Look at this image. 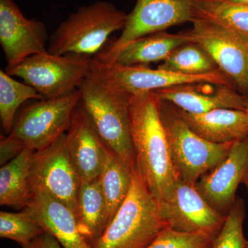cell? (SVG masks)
<instances>
[{"label": "cell", "mask_w": 248, "mask_h": 248, "mask_svg": "<svg viewBox=\"0 0 248 248\" xmlns=\"http://www.w3.org/2000/svg\"><path fill=\"white\" fill-rule=\"evenodd\" d=\"M159 104V98L153 92L130 98V133L136 166L159 204L170 197L179 180Z\"/></svg>", "instance_id": "obj_1"}, {"label": "cell", "mask_w": 248, "mask_h": 248, "mask_svg": "<svg viewBox=\"0 0 248 248\" xmlns=\"http://www.w3.org/2000/svg\"><path fill=\"white\" fill-rule=\"evenodd\" d=\"M167 225L138 168L128 195L93 248H146Z\"/></svg>", "instance_id": "obj_2"}, {"label": "cell", "mask_w": 248, "mask_h": 248, "mask_svg": "<svg viewBox=\"0 0 248 248\" xmlns=\"http://www.w3.org/2000/svg\"><path fill=\"white\" fill-rule=\"evenodd\" d=\"M78 89L81 102L105 146L132 169L136 168L130 133V94L86 77Z\"/></svg>", "instance_id": "obj_3"}, {"label": "cell", "mask_w": 248, "mask_h": 248, "mask_svg": "<svg viewBox=\"0 0 248 248\" xmlns=\"http://www.w3.org/2000/svg\"><path fill=\"white\" fill-rule=\"evenodd\" d=\"M128 15L107 1L82 6L60 23L49 38L48 53L95 56L111 34L125 27Z\"/></svg>", "instance_id": "obj_4"}, {"label": "cell", "mask_w": 248, "mask_h": 248, "mask_svg": "<svg viewBox=\"0 0 248 248\" xmlns=\"http://www.w3.org/2000/svg\"><path fill=\"white\" fill-rule=\"evenodd\" d=\"M159 111L180 180L196 184L231 151L234 142L216 143L202 138L184 122L172 104L160 99Z\"/></svg>", "instance_id": "obj_5"}, {"label": "cell", "mask_w": 248, "mask_h": 248, "mask_svg": "<svg viewBox=\"0 0 248 248\" xmlns=\"http://www.w3.org/2000/svg\"><path fill=\"white\" fill-rule=\"evenodd\" d=\"M93 57L80 54L32 55L14 66H7L6 73L19 77L32 86L44 99H52L74 92L89 75Z\"/></svg>", "instance_id": "obj_6"}, {"label": "cell", "mask_w": 248, "mask_h": 248, "mask_svg": "<svg viewBox=\"0 0 248 248\" xmlns=\"http://www.w3.org/2000/svg\"><path fill=\"white\" fill-rule=\"evenodd\" d=\"M87 77L130 94L154 92L185 84H210L232 86L231 81L219 69L202 76H186L144 66H123L93 58Z\"/></svg>", "instance_id": "obj_7"}, {"label": "cell", "mask_w": 248, "mask_h": 248, "mask_svg": "<svg viewBox=\"0 0 248 248\" xmlns=\"http://www.w3.org/2000/svg\"><path fill=\"white\" fill-rule=\"evenodd\" d=\"M81 101L78 89L62 97L42 99L23 110L10 135L24 142L27 148L42 151L68 130Z\"/></svg>", "instance_id": "obj_8"}, {"label": "cell", "mask_w": 248, "mask_h": 248, "mask_svg": "<svg viewBox=\"0 0 248 248\" xmlns=\"http://www.w3.org/2000/svg\"><path fill=\"white\" fill-rule=\"evenodd\" d=\"M192 21V0H137L133 11L128 15L122 35L108 48L94 58L111 62L124 47L133 41Z\"/></svg>", "instance_id": "obj_9"}, {"label": "cell", "mask_w": 248, "mask_h": 248, "mask_svg": "<svg viewBox=\"0 0 248 248\" xmlns=\"http://www.w3.org/2000/svg\"><path fill=\"white\" fill-rule=\"evenodd\" d=\"M184 32L189 42L200 45L220 70L243 92L248 91V39L214 23L192 20Z\"/></svg>", "instance_id": "obj_10"}, {"label": "cell", "mask_w": 248, "mask_h": 248, "mask_svg": "<svg viewBox=\"0 0 248 248\" xmlns=\"http://www.w3.org/2000/svg\"><path fill=\"white\" fill-rule=\"evenodd\" d=\"M30 184L31 190L46 191L76 214L81 179L68 152L66 133L45 149L35 151Z\"/></svg>", "instance_id": "obj_11"}, {"label": "cell", "mask_w": 248, "mask_h": 248, "mask_svg": "<svg viewBox=\"0 0 248 248\" xmlns=\"http://www.w3.org/2000/svg\"><path fill=\"white\" fill-rule=\"evenodd\" d=\"M161 217L175 231L208 235L215 239L226 215L217 211L203 198L196 184L179 179L172 195L159 204Z\"/></svg>", "instance_id": "obj_12"}, {"label": "cell", "mask_w": 248, "mask_h": 248, "mask_svg": "<svg viewBox=\"0 0 248 248\" xmlns=\"http://www.w3.org/2000/svg\"><path fill=\"white\" fill-rule=\"evenodd\" d=\"M49 38L45 23L27 19L14 0H0V44L7 66L47 53Z\"/></svg>", "instance_id": "obj_13"}, {"label": "cell", "mask_w": 248, "mask_h": 248, "mask_svg": "<svg viewBox=\"0 0 248 248\" xmlns=\"http://www.w3.org/2000/svg\"><path fill=\"white\" fill-rule=\"evenodd\" d=\"M248 168V136L235 141L226 157L200 178L196 183L197 190L217 211L227 215Z\"/></svg>", "instance_id": "obj_14"}, {"label": "cell", "mask_w": 248, "mask_h": 248, "mask_svg": "<svg viewBox=\"0 0 248 248\" xmlns=\"http://www.w3.org/2000/svg\"><path fill=\"white\" fill-rule=\"evenodd\" d=\"M67 131L68 152L81 181L97 179L102 172L107 148L81 101L73 114Z\"/></svg>", "instance_id": "obj_15"}, {"label": "cell", "mask_w": 248, "mask_h": 248, "mask_svg": "<svg viewBox=\"0 0 248 248\" xmlns=\"http://www.w3.org/2000/svg\"><path fill=\"white\" fill-rule=\"evenodd\" d=\"M32 193L23 211L53 235L63 248H93L80 232L71 209L45 190L33 189Z\"/></svg>", "instance_id": "obj_16"}, {"label": "cell", "mask_w": 248, "mask_h": 248, "mask_svg": "<svg viewBox=\"0 0 248 248\" xmlns=\"http://www.w3.org/2000/svg\"><path fill=\"white\" fill-rule=\"evenodd\" d=\"M194 85H180L153 93L161 101L188 113H205L222 108L246 110L248 97L232 86H218L213 92L205 93Z\"/></svg>", "instance_id": "obj_17"}, {"label": "cell", "mask_w": 248, "mask_h": 248, "mask_svg": "<svg viewBox=\"0 0 248 248\" xmlns=\"http://www.w3.org/2000/svg\"><path fill=\"white\" fill-rule=\"evenodd\" d=\"M176 108L189 127L209 141L232 143L248 136L246 110L222 108L205 113L192 114Z\"/></svg>", "instance_id": "obj_18"}, {"label": "cell", "mask_w": 248, "mask_h": 248, "mask_svg": "<svg viewBox=\"0 0 248 248\" xmlns=\"http://www.w3.org/2000/svg\"><path fill=\"white\" fill-rule=\"evenodd\" d=\"M75 215L80 232L93 246L109 224L107 202L99 177L91 181H81Z\"/></svg>", "instance_id": "obj_19"}, {"label": "cell", "mask_w": 248, "mask_h": 248, "mask_svg": "<svg viewBox=\"0 0 248 248\" xmlns=\"http://www.w3.org/2000/svg\"><path fill=\"white\" fill-rule=\"evenodd\" d=\"M184 32L169 34L155 32L133 41L124 47L111 62L123 66H144L164 62L178 47L188 43Z\"/></svg>", "instance_id": "obj_20"}, {"label": "cell", "mask_w": 248, "mask_h": 248, "mask_svg": "<svg viewBox=\"0 0 248 248\" xmlns=\"http://www.w3.org/2000/svg\"><path fill=\"white\" fill-rule=\"evenodd\" d=\"M35 151L26 148L0 169V205L25 208L32 197L31 165Z\"/></svg>", "instance_id": "obj_21"}, {"label": "cell", "mask_w": 248, "mask_h": 248, "mask_svg": "<svg viewBox=\"0 0 248 248\" xmlns=\"http://www.w3.org/2000/svg\"><path fill=\"white\" fill-rule=\"evenodd\" d=\"M192 1V20L214 23L248 39V4L231 0Z\"/></svg>", "instance_id": "obj_22"}, {"label": "cell", "mask_w": 248, "mask_h": 248, "mask_svg": "<svg viewBox=\"0 0 248 248\" xmlns=\"http://www.w3.org/2000/svg\"><path fill=\"white\" fill-rule=\"evenodd\" d=\"M134 169L107 148L99 179L107 202L109 223L128 195Z\"/></svg>", "instance_id": "obj_23"}, {"label": "cell", "mask_w": 248, "mask_h": 248, "mask_svg": "<svg viewBox=\"0 0 248 248\" xmlns=\"http://www.w3.org/2000/svg\"><path fill=\"white\" fill-rule=\"evenodd\" d=\"M158 68L186 76H202L218 69L210 55L193 42L173 50Z\"/></svg>", "instance_id": "obj_24"}, {"label": "cell", "mask_w": 248, "mask_h": 248, "mask_svg": "<svg viewBox=\"0 0 248 248\" xmlns=\"http://www.w3.org/2000/svg\"><path fill=\"white\" fill-rule=\"evenodd\" d=\"M31 99H44L32 86L19 82L6 71H0V119L1 126L11 133L18 108Z\"/></svg>", "instance_id": "obj_25"}, {"label": "cell", "mask_w": 248, "mask_h": 248, "mask_svg": "<svg viewBox=\"0 0 248 248\" xmlns=\"http://www.w3.org/2000/svg\"><path fill=\"white\" fill-rule=\"evenodd\" d=\"M42 226L25 212L0 213V237L16 241L22 247L45 232Z\"/></svg>", "instance_id": "obj_26"}, {"label": "cell", "mask_w": 248, "mask_h": 248, "mask_svg": "<svg viewBox=\"0 0 248 248\" xmlns=\"http://www.w3.org/2000/svg\"><path fill=\"white\" fill-rule=\"evenodd\" d=\"M246 208L242 199L237 197L236 202L227 214L226 221L217 237L213 248H246L244 222Z\"/></svg>", "instance_id": "obj_27"}, {"label": "cell", "mask_w": 248, "mask_h": 248, "mask_svg": "<svg viewBox=\"0 0 248 248\" xmlns=\"http://www.w3.org/2000/svg\"><path fill=\"white\" fill-rule=\"evenodd\" d=\"M208 235L179 232L167 226L146 248H213Z\"/></svg>", "instance_id": "obj_28"}, {"label": "cell", "mask_w": 248, "mask_h": 248, "mask_svg": "<svg viewBox=\"0 0 248 248\" xmlns=\"http://www.w3.org/2000/svg\"><path fill=\"white\" fill-rule=\"evenodd\" d=\"M27 148L19 139L9 135L0 139V165L4 166L20 154Z\"/></svg>", "instance_id": "obj_29"}, {"label": "cell", "mask_w": 248, "mask_h": 248, "mask_svg": "<svg viewBox=\"0 0 248 248\" xmlns=\"http://www.w3.org/2000/svg\"><path fill=\"white\" fill-rule=\"evenodd\" d=\"M22 248H61V245L53 235L45 231Z\"/></svg>", "instance_id": "obj_30"}, {"label": "cell", "mask_w": 248, "mask_h": 248, "mask_svg": "<svg viewBox=\"0 0 248 248\" xmlns=\"http://www.w3.org/2000/svg\"><path fill=\"white\" fill-rule=\"evenodd\" d=\"M243 184H244V185L246 186V189H247L248 193V168L247 171H246V175H245L244 182H243Z\"/></svg>", "instance_id": "obj_31"}, {"label": "cell", "mask_w": 248, "mask_h": 248, "mask_svg": "<svg viewBox=\"0 0 248 248\" xmlns=\"http://www.w3.org/2000/svg\"><path fill=\"white\" fill-rule=\"evenodd\" d=\"M231 1L237 4H248V0H231Z\"/></svg>", "instance_id": "obj_32"}, {"label": "cell", "mask_w": 248, "mask_h": 248, "mask_svg": "<svg viewBox=\"0 0 248 248\" xmlns=\"http://www.w3.org/2000/svg\"><path fill=\"white\" fill-rule=\"evenodd\" d=\"M246 110L247 111V112L248 113V99H247V106H246Z\"/></svg>", "instance_id": "obj_33"}, {"label": "cell", "mask_w": 248, "mask_h": 248, "mask_svg": "<svg viewBox=\"0 0 248 248\" xmlns=\"http://www.w3.org/2000/svg\"><path fill=\"white\" fill-rule=\"evenodd\" d=\"M246 248H248V241L247 240H246Z\"/></svg>", "instance_id": "obj_34"}]
</instances>
